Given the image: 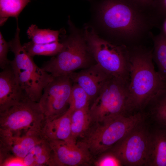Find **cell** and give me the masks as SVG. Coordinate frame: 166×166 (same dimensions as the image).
I'll return each mask as SVG.
<instances>
[{"instance_id":"cell-7","label":"cell","mask_w":166,"mask_h":166,"mask_svg":"<svg viewBox=\"0 0 166 166\" xmlns=\"http://www.w3.org/2000/svg\"><path fill=\"white\" fill-rule=\"evenodd\" d=\"M45 120L39 103L25 94L17 104L0 113V131L15 136L41 135Z\"/></svg>"},{"instance_id":"cell-11","label":"cell","mask_w":166,"mask_h":166,"mask_svg":"<svg viewBox=\"0 0 166 166\" xmlns=\"http://www.w3.org/2000/svg\"><path fill=\"white\" fill-rule=\"evenodd\" d=\"M46 140L51 153L48 166H77L89 165L91 162L93 156L82 140Z\"/></svg>"},{"instance_id":"cell-20","label":"cell","mask_w":166,"mask_h":166,"mask_svg":"<svg viewBox=\"0 0 166 166\" xmlns=\"http://www.w3.org/2000/svg\"><path fill=\"white\" fill-rule=\"evenodd\" d=\"M31 0H0V25L9 17L15 18L18 23V17L25 7Z\"/></svg>"},{"instance_id":"cell-21","label":"cell","mask_w":166,"mask_h":166,"mask_svg":"<svg viewBox=\"0 0 166 166\" xmlns=\"http://www.w3.org/2000/svg\"><path fill=\"white\" fill-rule=\"evenodd\" d=\"M151 112L159 126L166 127V86L159 91L149 103Z\"/></svg>"},{"instance_id":"cell-22","label":"cell","mask_w":166,"mask_h":166,"mask_svg":"<svg viewBox=\"0 0 166 166\" xmlns=\"http://www.w3.org/2000/svg\"><path fill=\"white\" fill-rule=\"evenodd\" d=\"M60 30L38 28L35 24L31 25L28 28L27 34L33 42L37 44H45L59 41Z\"/></svg>"},{"instance_id":"cell-17","label":"cell","mask_w":166,"mask_h":166,"mask_svg":"<svg viewBox=\"0 0 166 166\" xmlns=\"http://www.w3.org/2000/svg\"><path fill=\"white\" fill-rule=\"evenodd\" d=\"M89 107L73 111L71 114L72 138L77 141L79 137L83 138L93 123Z\"/></svg>"},{"instance_id":"cell-25","label":"cell","mask_w":166,"mask_h":166,"mask_svg":"<svg viewBox=\"0 0 166 166\" xmlns=\"http://www.w3.org/2000/svg\"><path fill=\"white\" fill-rule=\"evenodd\" d=\"M94 162L97 166H119L122 165L117 156L112 152L102 154Z\"/></svg>"},{"instance_id":"cell-2","label":"cell","mask_w":166,"mask_h":166,"mask_svg":"<svg viewBox=\"0 0 166 166\" xmlns=\"http://www.w3.org/2000/svg\"><path fill=\"white\" fill-rule=\"evenodd\" d=\"M129 58L128 90L132 111L145 108L166 86V82L156 71L152 49L143 45L128 48Z\"/></svg>"},{"instance_id":"cell-28","label":"cell","mask_w":166,"mask_h":166,"mask_svg":"<svg viewBox=\"0 0 166 166\" xmlns=\"http://www.w3.org/2000/svg\"><path fill=\"white\" fill-rule=\"evenodd\" d=\"M133 2L141 8L149 11L153 0H131Z\"/></svg>"},{"instance_id":"cell-14","label":"cell","mask_w":166,"mask_h":166,"mask_svg":"<svg viewBox=\"0 0 166 166\" xmlns=\"http://www.w3.org/2000/svg\"><path fill=\"white\" fill-rule=\"evenodd\" d=\"M25 94L10 66L2 69L0 73V113L17 104Z\"/></svg>"},{"instance_id":"cell-19","label":"cell","mask_w":166,"mask_h":166,"mask_svg":"<svg viewBox=\"0 0 166 166\" xmlns=\"http://www.w3.org/2000/svg\"><path fill=\"white\" fill-rule=\"evenodd\" d=\"M22 46L32 57L35 55L53 56L61 51L63 44L59 41L45 44H37L31 41L24 43Z\"/></svg>"},{"instance_id":"cell-6","label":"cell","mask_w":166,"mask_h":166,"mask_svg":"<svg viewBox=\"0 0 166 166\" xmlns=\"http://www.w3.org/2000/svg\"><path fill=\"white\" fill-rule=\"evenodd\" d=\"M128 82L111 77L94 99L89 110L92 123L101 122L132 112Z\"/></svg>"},{"instance_id":"cell-9","label":"cell","mask_w":166,"mask_h":166,"mask_svg":"<svg viewBox=\"0 0 166 166\" xmlns=\"http://www.w3.org/2000/svg\"><path fill=\"white\" fill-rule=\"evenodd\" d=\"M134 128L113 147L112 152L127 166L146 165L151 133L143 124Z\"/></svg>"},{"instance_id":"cell-18","label":"cell","mask_w":166,"mask_h":166,"mask_svg":"<svg viewBox=\"0 0 166 166\" xmlns=\"http://www.w3.org/2000/svg\"><path fill=\"white\" fill-rule=\"evenodd\" d=\"M153 45L152 55L158 69V72L166 82V37L160 33L152 37Z\"/></svg>"},{"instance_id":"cell-15","label":"cell","mask_w":166,"mask_h":166,"mask_svg":"<svg viewBox=\"0 0 166 166\" xmlns=\"http://www.w3.org/2000/svg\"><path fill=\"white\" fill-rule=\"evenodd\" d=\"M72 111L68 109L57 118L52 120L45 119L40 132L42 138L46 140L74 141L72 138L71 128Z\"/></svg>"},{"instance_id":"cell-24","label":"cell","mask_w":166,"mask_h":166,"mask_svg":"<svg viewBox=\"0 0 166 166\" xmlns=\"http://www.w3.org/2000/svg\"><path fill=\"white\" fill-rule=\"evenodd\" d=\"M150 12L157 27L166 17V0H153Z\"/></svg>"},{"instance_id":"cell-4","label":"cell","mask_w":166,"mask_h":166,"mask_svg":"<svg viewBox=\"0 0 166 166\" xmlns=\"http://www.w3.org/2000/svg\"><path fill=\"white\" fill-rule=\"evenodd\" d=\"M144 117L139 111L129 116H120L93 123L82 140L93 156L102 154L143 122Z\"/></svg>"},{"instance_id":"cell-3","label":"cell","mask_w":166,"mask_h":166,"mask_svg":"<svg viewBox=\"0 0 166 166\" xmlns=\"http://www.w3.org/2000/svg\"><path fill=\"white\" fill-rule=\"evenodd\" d=\"M20 29L17 25L14 38L9 42L14 57L10 66L23 91L31 100L39 102L45 87L54 77L38 66L20 42Z\"/></svg>"},{"instance_id":"cell-10","label":"cell","mask_w":166,"mask_h":166,"mask_svg":"<svg viewBox=\"0 0 166 166\" xmlns=\"http://www.w3.org/2000/svg\"><path fill=\"white\" fill-rule=\"evenodd\" d=\"M73 84L68 75L63 76L54 77L45 87L38 102L45 120L57 118L68 110Z\"/></svg>"},{"instance_id":"cell-29","label":"cell","mask_w":166,"mask_h":166,"mask_svg":"<svg viewBox=\"0 0 166 166\" xmlns=\"http://www.w3.org/2000/svg\"><path fill=\"white\" fill-rule=\"evenodd\" d=\"M157 27L160 29V33L166 37V17L160 22Z\"/></svg>"},{"instance_id":"cell-8","label":"cell","mask_w":166,"mask_h":166,"mask_svg":"<svg viewBox=\"0 0 166 166\" xmlns=\"http://www.w3.org/2000/svg\"><path fill=\"white\" fill-rule=\"evenodd\" d=\"M80 35L72 34L62 42L61 51L45 62L42 68L53 77L69 75L80 69L90 66V53L87 44Z\"/></svg>"},{"instance_id":"cell-27","label":"cell","mask_w":166,"mask_h":166,"mask_svg":"<svg viewBox=\"0 0 166 166\" xmlns=\"http://www.w3.org/2000/svg\"><path fill=\"white\" fill-rule=\"evenodd\" d=\"M1 166H26L24 158L9 156L0 159Z\"/></svg>"},{"instance_id":"cell-1","label":"cell","mask_w":166,"mask_h":166,"mask_svg":"<svg viewBox=\"0 0 166 166\" xmlns=\"http://www.w3.org/2000/svg\"><path fill=\"white\" fill-rule=\"evenodd\" d=\"M101 22L113 43L127 48L152 39L155 27L150 12L131 0H103L99 10Z\"/></svg>"},{"instance_id":"cell-5","label":"cell","mask_w":166,"mask_h":166,"mask_svg":"<svg viewBox=\"0 0 166 166\" xmlns=\"http://www.w3.org/2000/svg\"><path fill=\"white\" fill-rule=\"evenodd\" d=\"M84 36L96 64L110 76L129 82V58L127 47L100 38L90 26L85 27Z\"/></svg>"},{"instance_id":"cell-16","label":"cell","mask_w":166,"mask_h":166,"mask_svg":"<svg viewBox=\"0 0 166 166\" xmlns=\"http://www.w3.org/2000/svg\"><path fill=\"white\" fill-rule=\"evenodd\" d=\"M146 165L166 166V127L151 133Z\"/></svg>"},{"instance_id":"cell-12","label":"cell","mask_w":166,"mask_h":166,"mask_svg":"<svg viewBox=\"0 0 166 166\" xmlns=\"http://www.w3.org/2000/svg\"><path fill=\"white\" fill-rule=\"evenodd\" d=\"M68 76L73 83L77 84L85 90L90 101L94 100L107 81L112 77L96 64Z\"/></svg>"},{"instance_id":"cell-13","label":"cell","mask_w":166,"mask_h":166,"mask_svg":"<svg viewBox=\"0 0 166 166\" xmlns=\"http://www.w3.org/2000/svg\"><path fill=\"white\" fill-rule=\"evenodd\" d=\"M43 139L40 135L15 136L0 131V158L11 155L24 158Z\"/></svg>"},{"instance_id":"cell-26","label":"cell","mask_w":166,"mask_h":166,"mask_svg":"<svg viewBox=\"0 0 166 166\" xmlns=\"http://www.w3.org/2000/svg\"><path fill=\"white\" fill-rule=\"evenodd\" d=\"M10 49L9 42H7L0 32V67L4 69L10 65L11 61L7 58V54Z\"/></svg>"},{"instance_id":"cell-23","label":"cell","mask_w":166,"mask_h":166,"mask_svg":"<svg viewBox=\"0 0 166 166\" xmlns=\"http://www.w3.org/2000/svg\"><path fill=\"white\" fill-rule=\"evenodd\" d=\"M90 98L81 87L73 83L69 101V109L72 111L89 107Z\"/></svg>"}]
</instances>
